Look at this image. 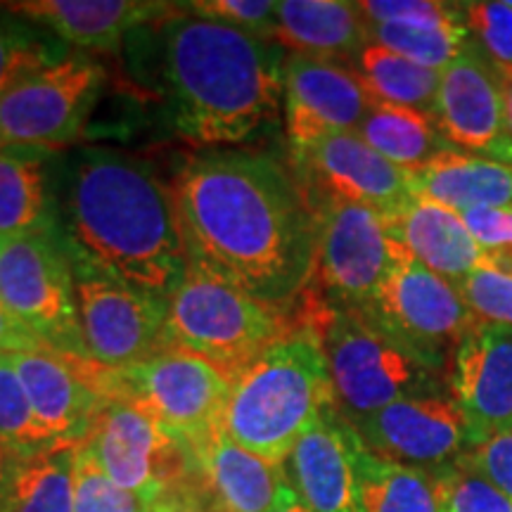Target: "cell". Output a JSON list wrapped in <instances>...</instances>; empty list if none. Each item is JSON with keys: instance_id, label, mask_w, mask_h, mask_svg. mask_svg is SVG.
Segmentation results:
<instances>
[{"instance_id": "36", "label": "cell", "mask_w": 512, "mask_h": 512, "mask_svg": "<svg viewBox=\"0 0 512 512\" xmlns=\"http://www.w3.org/2000/svg\"><path fill=\"white\" fill-rule=\"evenodd\" d=\"M439 479L444 512H512V498L463 465L434 475Z\"/></svg>"}, {"instance_id": "25", "label": "cell", "mask_w": 512, "mask_h": 512, "mask_svg": "<svg viewBox=\"0 0 512 512\" xmlns=\"http://www.w3.org/2000/svg\"><path fill=\"white\" fill-rule=\"evenodd\" d=\"M413 195L463 214L470 209H512V166L451 150L411 174Z\"/></svg>"}, {"instance_id": "15", "label": "cell", "mask_w": 512, "mask_h": 512, "mask_svg": "<svg viewBox=\"0 0 512 512\" xmlns=\"http://www.w3.org/2000/svg\"><path fill=\"white\" fill-rule=\"evenodd\" d=\"M290 157L313 211L328 202H354L387 216L415 197L411 174L377 155L356 131L332 133Z\"/></svg>"}, {"instance_id": "9", "label": "cell", "mask_w": 512, "mask_h": 512, "mask_svg": "<svg viewBox=\"0 0 512 512\" xmlns=\"http://www.w3.org/2000/svg\"><path fill=\"white\" fill-rule=\"evenodd\" d=\"M230 387L233 382L209 361L176 347L131 368H102L100 373V392L107 401L136 403L190 451L221 430Z\"/></svg>"}, {"instance_id": "28", "label": "cell", "mask_w": 512, "mask_h": 512, "mask_svg": "<svg viewBox=\"0 0 512 512\" xmlns=\"http://www.w3.org/2000/svg\"><path fill=\"white\" fill-rule=\"evenodd\" d=\"M43 159L29 147L0 150V238L55 228Z\"/></svg>"}, {"instance_id": "4", "label": "cell", "mask_w": 512, "mask_h": 512, "mask_svg": "<svg viewBox=\"0 0 512 512\" xmlns=\"http://www.w3.org/2000/svg\"><path fill=\"white\" fill-rule=\"evenodd\" d=\"M328 361L309 325H292L233 380L221 430L273 465L320 415L335 408Z\"/></svg>"}, {"instance_id": "3", "label": "cell", "mask_w": 512, "mask_h": 512, "mask_svg": "<svg viewBox=\"0 0 512 512\" xmlns=\"http://www.w3.org/2000/svg\"><path fill=\"white\" fill-rule=\"evenodd\" d=\"M171 121L211 150L242 143L285 102V48L185 8L152 24Z\"/></svg>"}, {"instance_id": "32", "label": "cell", "mask_w": 512, "mask_h": 512, "mask_svg": "<svg viewBox=\"0 0 512 512\" xmlns=\"http://www.w3.org/2000/svg\"><path fill=\"white\" fill-rule=\"evenodd\" d=\"M72 50L48 29L17 12L0 10V98Z\"/></svg>"}, {"instance_id": "44", "label": "cell", "mask_w": 512, "mask_h": 512, "mask_svg": "<svg viewBox=\"0 0 512 512\" xmlns=\"http://www.w3.org/2000/svg\"><path fill=\"white\" fill-rule=\"evenodd\" d=\"M503 138H505V164L512 166V76L503 79Z\"/></svg>"}, {"instance_id": "16", "label": "cell", "mask_w": 512, "mask_h": 512, "mask_svg": "<svg viewBox=\"0 0 512 512\" xmlns=\"http://www.w3.org/2000/svg\"><path fill=\"white\" fill-rule=\"evenodd\" d=\"M375 98L344 62L287 55L285 131L292 152H302L332 133L356 131Z\"/></svg>"}, {"instance_id": "2", "label": "cell", "mask_w": 512, "mask_h": 512, "mask_svg": "<svg viewBox=\"0 0 512 512\" xmlns=\"http://www.w3.org/2000/svg\"><path fill=\"white\" fill-rule=\"evenodd\" d=\"M69 254L171 302L190 271L171 185L126 152L81 150L64 197Z\"/></svg>"}, {"instance_id": "18", "label": "cell", "mask_w": 512, "mask_h": 512, "mask_svg": "<svg viewBox=\"0 0 512 512\" xmlns=\"http://www.w3.org/2000/svg\"><path fill=\"white\" fill-rule=\"evenodd\" d=\"M10 358L41 430L55 444H83L107 403L98 389L100 366L50 349L22 351Z\"/></svg>"}, {"instance_id": "19", "label": "cell", "mask_w": 512, "mask_h": 512, "mask_svg": "<svg viewBox=\"0 0 512 512\" xmlns=\"http://www.w3.org/2000/svg\"><path fill=\"white\" fill-rule=\"evenodd\" d=\"M451 392L475 441L512 430V328L477 320L453 354Z\"/></svg>"}, {"instance_id": "40", "label": "cell", "mask_w": 512, "mask_h": 512, "mask_svg": "<svg viewBox=\"0 0 512 512\" xmlns=\"http://www.w3.org/2000/svg\"><path fill=\"white\" fill-rule=\"evenodd\" d=\"M458 465L467 467L512 498V430L491 434L482 441H475Z\"/></svg>"}, {"instance_id": "41", "label": "cell", "mask_w": 512, "mask_h": 512, "mask_svg": "<svg viewBox=\"0 0 512 512\" xmlns=\"http://www.w3.org/2000/svg\"><path fill=\"white\" fill-rule=\"evenodd\" d=\"M460 216L482 252L512 247V209H470Z\"/></svg>"}, {"instance_id": "39", "label": "cell", "mask_w": 512, "mask_h": 512, "mask_svg": "<svg viewBox=\"0 0 512 512\" xmlns=\"http://www.w3.org/2000/svg\"><path fill=\"white\" fill-rule=\"evenodd\" d=\"M358 8L368 24L451 22L465 17L463 3H441V0H363Z\"/></svg>"}, {"instance_id": "12", "label": "cell", "mask_w": 512, "mask_h": 512, "mask_svg": "<svg viewBox=\"0 0 512 512\" xmlns=\"http://www.w3.org/2000/svg\"><path fill=\"white\" fill-rule=\"evenodd\" d=\"M316 214V299L335 309L366 311L396 261L384 216L354 202H328Z\"/></svg>"}, {"instance_id": "27", "label": "cell", "mask_w": 512, "mask_h": 512, "mask_svg": "<svg viewBox=\"0 0 512 512\" xmlns=\"http://www.w3.org/2000/svg\"><path fill=\"white\" fill-rule=\"evenodd\" d=\"M356 133L377 155L408 174H415L437 157L456 150L441 136L430 114L387 105V102H373Z\"/></svg>"}, {"instance_id": "22", "label": "cell", "mask_w": 512, "mask_h": 512, "mask_svg": "<svg viewBox=\"0 0 512 512\" xmlns=\"http://www.w3.org/2000/svg\"><path fill=\"white\" fill-rule=\"evenodd\" d=\"M394 249L451 285L484 266V252L465 226L463 216L437 202L413 197L401 209L384 216Z\"/></svg>"}, {"instance_id": "5", "label": "cell", "mask_w": 512, "mask_h": 512, "mask_svg": "<svg viewBox=\"0 0 512 512\" xmlns=\"http://www.w3.org/2000/svg\"><path fill=\"white\" fill-rule=\"evenodd\" d=\"M302 313V323L318 337L337 408L347 420L403 399L453 394L448 370L413 354L363 313L335 309L316 297Z\"/></svg>"}, {"instance_id": "29", "label": "cell", "mask_w": 512, "mask_h": 512, "mask_svg": "<svg viewBox=\"0 0 512 512\" xmlns=\"http://www.w3.org/2000/svg\"><path fill=\"white\" fill-rule=\"evenodd\" d=\"M354 64L375 102L406 107L430 117L434 114L441 83V72L437 69L422 67L375 43H368Z\"/></svg>"}, {"instance_id": "37", "label": "cell", "mask_w": 512, "mask_h": 512, "mask_svg": "<svg viewBox=\"0 0 512 512\" xmlns=\"http://www.w3.org/2000/svg\"><path fill=\"white\" fill-rule=\"evenodd\" d=\"M458 290L477 320L512 328V275L482 266L467 275Z\"/></svg>"}, {"instance_id": "10", "label": "cell", "mask_w": 512, "mask_h": 512, "mask_svg": "<svg viewBox=\"0 0 512 512\" xmlns=\"http://www.w3.org/2000/svg\"><path fill=\"white\" fill-rule=\"evenodd\" d=\"M358 313L448 373L458 344L477 323L456 285L399 252L373 304Z\"/></svg>"}, {"instance_id": "11", "label": "cell", "mask_w": 512, "mask_h": 512, "mask_svg": "<svg viewBox=\"0 0 512 512\" xmlns=\"http://www.w3.org/2000/svg\"><path fill=\"white\" fill-rule=\"evenodd\" d=\"M105 86V67L81 50L50 64L0 98V150L53 152L74 143Z\"/></svg>"}, {"instance_id": "45", "label": "cell", "mask_w": 512, "mask_h": 512, "mask_svg": "<svg viewBox=\"0 0 512 512\" xmlns=\"http://www.w3.org/2000/svg\"><path fill=\"white\" fill-rule=\"evenodd\" d=\"M273 512H311V510L306 508V505L302 503V498L297 496V491H294L292 484H290V486H287V489H285L283 498H280L278 505H275Z\"/></svg>"}, {"instance_id": "42", "label": "cell", "mask_w": 512, "mask_h": 512, "mask_svg": "<svg viewBox=\"0 0 512 512\" xmlns=\"http://www.w3.org/2000/svg\"><path fill=\"white\" fill-rule=\"evenodd\" d=\"M48 349L34 332L24 328L19 320L10 316V311L0 304V354H22V351Z\"/></svg>"}, {"instance_id": "35", "label": "cell", "mask_w": 512, "mask_h": 512, "mask_svg": "<svg viewBox=\"0 0 512 512\" xmlns=\"http://www.w3.org/2000/svg\"><path fill=\"white\" fill-rule=\"evenodd\" d=\"M472 41L501 79L512 76V3H463Z\"/></svg>"}, {"instance_id": "26", "label": "cell", "mask_w": 512, "mask_h": 512, "mask_svg": "<svg viewBox=\"0 0 512 512\" xmlns=\"http://www.w3.org/2000/svg\"><path fill=\"white\" fill-rule=\"evenodd\" d=\"M354 482L356 512H444L437 477L375 456L358 437Z\"/></svg>"}, {"instance_id": "38", "label": "cell", "mask_w": 512, "mask_h": 512, "mask_svg": "<svg viewBox=\"0 0 512 512\" xmlns=\"http://www.w3.org/2000/svg\"><path fill=\"white\" fill-rule=\"evenodd\" d=\"M192 15H200L230 27L249 31L273 41L278 29V3L273 0H197L185 5Z\"/></svg>"}, {"instance_id": "17", "label": "cell", "mask_w": 512, "mask_h": 512, "mask_svg": "<svg viewBox=\"0 0 512 512\" xmlns=\"http://www.w3.org/2000/svg\"><path fill=\"white\" fill-rule=\"evenodd\" d=\"M432 119L456 150L505 164L503 79L475 41L441 72Z\"/></svg>"}, {"instance_id": "13", "label": "cell", "mask_w": 512, "mask_h": 512, "mask_svg": "<svg viewBox=\"0 0 512 512\" xmlns=\"http://www.w3.org/2000/svg\"><path fill=\"white\" fill-rule=\"evenodd\" d=\"M76 306L88 358L124 370L164 349L169 302L74 261Z\"/></svg>"}, {"instance_id": "6", "label": "cell", "mask_w": 512, "mask_h": 512, "mask_svg": "<svg viewBox=\"0 0 512 512\" xmlns=\"http://www.w3.org/2000/svg\"><path fill=\"white\" fill-rule=\"evenodd\" d=\"M290 328L280 309L190 266L169 302L164 349L190 351L233 382Z\"/></svg>"}, {"instance_id": "43", "label": "cell", "mask_w": 512, "mask_h": 512, "mask_svg": "<svg viewBox=\"0 0 512 512\" xmlns=\"http://www.w3.org/2000/svg\"><path fill=\"white\" fill-rule=\"evenodd\" d=\"M27 458H22L19 453L12 448L8 441L0 439V503H3L5 494H8L12 479H15L19 465L24 463Z\"/></svg>"}, {"instance_id": "21", "label": "cell", "mask_w": 512, "mask_h": 512, "mask_svg": "<svg viewBox=\"0 0 512 512\" xmlns=\"http://www.w3.org/2000/svg\"><path fill=\"white\" fill-rule=\"evenodd\" d=\"M8 8L81 53H117L131 31L162 22L181 5L152 0H31Z\"/></svg>"}, {"instance_id": "23", "label": "cell", "mask_w": 512, "mask_h": 512, "mask_svg": "<svg viewBox=\"0 0 512 512\" xmlns=\"http://www.w3.org/2000/svg\"><path fill=\"white\" fill-rule=\"evenodd\" d=\"M204 486L223 512H273L290 486L285 465H273L219 430L192 448Z\"/></svg>"}, {"instance_id": "20", "label": "cell", "mask_w": 512, "mask_h": 512, "mask_svg": "<svg viewBox=\"0 0 512 512\" xmlns=\"http://www.w3.org/2000/svg\"><path fill=\"white\" fill-rule=\"evenodd\" d=\"M356 432L330 408L313 422L285 460L292 489L311 512H356Z\"/></svg>"}, {"instance_id": "31", "label": "cell", "mask_w": 512, "mask_h": 512, "mask_svg": "<svg viewBox=\"0 0 512 512\" xmlns=\"http://www.w3.org/2000/svg\"><path fill=\"white\" fill-rule=\"evenodd\" d=\"M370 43L418 62L422 67L444 69L460 57L472 43L465 17L451 22H415V24H368Z\"/></svg>"}, {"instance_id": "33", "label": "cell", "mask_w": 512, "mask_h": 512, "mask_svg": "<svg viewBox=\"0 0 512 512\" xmlns=\"http://www.w3.org/2000/svg\"><path fill=\"white\" fill-rule=\"evenodd\" d=\"M0 439L8 441L22 458L62 446L55 444L34 418L29 396L10 354H0Z\"/></svg>"}, {"instance_id": "34", "label": "cell", "mask_w": 512, "mask_h": 512, "mask_svg": "<svg viewBox=\"0 0 512 512\" xmlns=\"http://www.w3.org/2000/svg\"><path fill=\"white\" fill-rule=\"evenodd\" d=\"M74 512H159L155 503L114 484L79 444L74 470Z\"/></svg>"}, {"instance_id": "14", "label": "cell", "mask_w": 512, "mask_h": 512, "mask_svg": "<svg viewBox=\"0 0 512 512\" xmlns=\"http://www.w3.org/2000/svg\"><path fill=\"white\" fill-rule=\"evenodd\" d=\"M361 444L392 463L439 475L475 444L453 394L403 399L349 420Z\"/></svg>"}, {"instance_id": "30", "label": "cell", "mask_w": 512, "mask_h": 512, "mask_svg": "<svg viewBox=\"0 0 512 512\" xmlns=\"http://www.w3.org/2000/svg\"><path fill=\"white\" fill-rule=\"evenodd\" d=\"M79 446L62 444L19 465L0 512H74V470Z\"/></svg>"}, {"instance_id": "7", "label": "cell", "mask_w": 512, "mask_h": 512, "mask_svg": "<svg viewBox=\"0 0 512 512\" xmlns=\"http://www.w3.org/2000/svg\"><path fill=\"white\" fill-rule=\"evenodd\" d=\"M81 446L114 484L155 503L159 512H183L197 503L190 489L192 477H202L195 453L136 403L107 401Z\"/></svg>"}, {"instance_id": "1", "label": "cell", "mask_w": 512, "mask_h": 512, "mask_svg": "<svg viewBox=\"0 0 512 512\" xmlns=\"http://www.w3.org/2000/svg\"><path fill=\"white\" fill-rule=\"evenodd\" d=\"M171 190L190 266L280 311L309 290L318 214L290 166L216 147L185 162Z\"/></svg>"}, {"instance_id": "8", "label": "cell", "mask_w": 512, "mask_h": 512, "mask_svg": "<svg viewBox=\"0 0 512 512\" xmlns=\"http://www.w3.org/2000/svg\"><path fill=\"white\" fill-rule=\"evenodd\" d=\"M0 304L50 351L93 363L81 335L72 254L55 228L0 238Z\"/></svg>"}, {"instance_id": "24", "label": "cell", "mask_w": 512, "mask_h": 512, "mask_svg": "<svg viewBox=\"0 0 512 512\" xmlns=\"http://www.w3.org/2000/svg\"><path fill=\"white\" fill-rule=\"evenodd\" d=\"M273 41L292 55L356 62L370 43L368 22L358 3L344 0H283Z\"/></svg>"}]
</instances>
